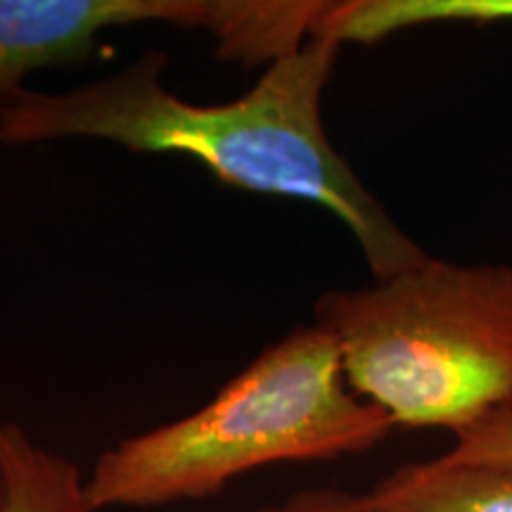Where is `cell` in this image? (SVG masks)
I'll list each match as a JSON object with an SVG mask.
<instances>
[{
  "label": "cell",
  "instance_id": "ba28073f",
  "mask_svg": "<svg viewBox=\"0 0 512 512\" xmlns=\"http://www.w3.org/2000/svg\"><path fill=\"white\" fill-rule=\"evenodd\" d=\"M444 458L463 465H512V403L456 432V446Z\"/></svg>",
  "mask_w": 512,
  "mask_h": 512
},
{
  "label": "cell",
  "instance_id": "7a4b0ae2",
  "mask_svg": "<svg viewBox=\"0 0 512 512\" xmlns=\"http://www.w3.org/2000/svg\"><path fill=\"white\" fill-rule=\"evenodd\" d=\"M394 427L349 387L330 332L294 328L195 413L100 453L86 498L93 512L202 501L259 467L370 451Z\"/></svg>",
  "mask_w": 512,
  "mask_h": 512
},
{
  "label": "cell",
  "instance_id": "8992f818",
  "mask_svg": "<svg viewBox=\"0 0 512 512\" xmlns=\"http://www.w3.org/2000/svg\"><path fill=\"white\" fill-rule=\"evenodd\" d=\"M0 512H93L86 479L22 425L0 420Z\"/></svg>",
  "mask_w": 512,
  "mask_h": 512
},
{
  "label": "cell",
  "instance_id": "9c48e42d",
  "mask_svg": "<svg viewBox=\"0 0 512 512\" xmlns=\"http://www.w3.org/2000/svg\"><path fill=\"white\" fill-rule=\"evenodd\" d=\"M254 512H368L363 496L337 489H306L283 503L266 505Z\"/></svg>",
  "mask_w": 512,
  "mask_h": 512
},
{
  "label": "cell",
  "instance_id": "3957f363",
  "mask_svg": "<svg viewBox=\"0 0 512 512\" xmlns=\"http://www.w3.org/2000/svg\"><path fill=\"white\" fill-rule=\"evenodd\" d=\"M349 387L396 427L453 434L512 403V266L425 264L318 297Z\"/></svg>",
  "mask_w": 512,
  "mask_h": 512
},
{
  "label": "cell",
  "instance_id": "6da1fadb",
  "mask_svg": "<svg viewBox=\"0 0 512 512\" xmlns=\"http://www.w3.org/2000/svg\"><path fill=\"white\" fill-rule=\"evenodd\" d=\"M339 43L311 36L268 64L240 98L200 105L164 86L166 55L150 48L119 72L67 93L0 95V145L105 140L128 152L185 155L230 188L328 209L354 235L375 280L413 271L430 254L363 185L323 126V93Z\"/></svg>",
  "mask_w": 512,
  "mask_h": 512
},
{
  "label": "cell",
  "instance_id": "5b68a950",
  "mask_svg": "<svg viewBox=\"0 0 512 512\" xmlns=\"http://www.w3.org/2000/svg\"><path fill=\"white\" fill-rule=\"evenodd\" d=\"M368 512H512V465H463L444 456L408 463L363 494Z\"/></svg>",
  "mask_w": 512,
  "mask_h": 512
},
{
  "label": "cell",
  "instance_id": "277c9868",
  "mask_svg": "<svg viewBox=\"0 0 512 512\" xmlns=\"http://www.w3.org/2000/svg\"><path fill=\"white\" fill-rule=\"evenodd\" d=\"M235 0H0V95L43 69L91 60L100 36L136 24L226 34Z\"/></svg>",
  "mask_w": 512,
  "mask_h": 512
},
{
  "label": "cell",
  "instance_id": "52a82bcc",
  "mask_svg": "<svg viewBox=\"0 0 512 512\" xmlns=\"http://www.w3.org/2000/svg\"><path fill=\"white\" fill-rule=\"evenodd\" d=\"M512 22V0H339L328 3L320 36L344 43H373L427 24Z\"/></svg>",
  "mask_w": 512,
  "mask_h": 512
}]
</instances>
